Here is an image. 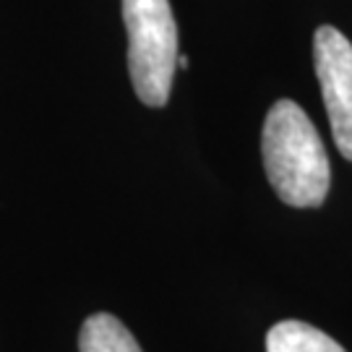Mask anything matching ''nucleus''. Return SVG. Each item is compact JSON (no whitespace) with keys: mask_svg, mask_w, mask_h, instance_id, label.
Returning <instances> with one entry per match:
<instances>
[{"mask_svg":"<svg viewBox=\"0 0 352 352\" xmlns=\"http://www.w3.org/2000/svg\"><path fill=\"white\" fill-rule=\"evenodd\" d=\"M186 65H188V58L180 55V58H177V68H186Z\"/></svg>","mask_w":352,"mask_h":352,"instance_id":"423d86ee","label":"nucleus"},{"mask_svg":"<svg viewBox=\"0 0 352 352\" xmlns=\"http://www.w3.org/2000/svg\"><path fill=\"white\" fill-rule=\"evenodd\" d=\"M264 170L272 188L287 206H321L329 193L331 167L311 118L292 100H279L261 131Z\"/></svg>","mask_w":352,"mask_h":352,"instance_id":"f257e3e1","label":"nucleus"},{"mask_svg":"<svg viewBox=\"0 0 352 352\" xmlns=\"http://www.w3.org/2000/svg\"><path fill=\"white\" fill-rule=\"evenodd\" d=\"M314 63L337 149L352 162V45L334 26L314 34Z\"/></svg>","mask_w":352,"mask_h":352,"instance_id":"7ed1b4c3","label":"nucleus"},{"mask_svg":"<svg viewBox=\"0 0 352 352\" xmlns=\"http://www.w3.org/2000/svg\"><path fill=\"white\" fill-rule=\"evenodd\" d=\"M266 352H347L321 329L305 321H279L266 334Z\"/></svg>","mask_w":352,"mask_h":352,"instance_id":"20e7f679","label":"nucleus"},{"mask_svg":"<svg viewBox=\"0 0 352 352\" xmlns=\"http://www.w3.org/2000/svg\"><path fill=\"white\" fill-rule=\"evenodd\" d=\"M81 352H141L136 337L110 314L89 316L78 334Z\"/></svg>","mask_w":352,"mask_h":352,"instance_id":"39448f33","label":"nucleus"},{"mask_svg":"<svg viewBox=\"0 0 352 352\" xmlns=\"http://www.w3.org/2000/svg\"><path fill=\"white\" fill-rule=\"evenodd\" d=\"M128 32V71L139 100L162 107L177 68V26L170 0H123Z\"/></svg>","mask_w":352,"mask_h":352,"instance_id":"f03ea898","label":"nucleus"}]
</instances>
